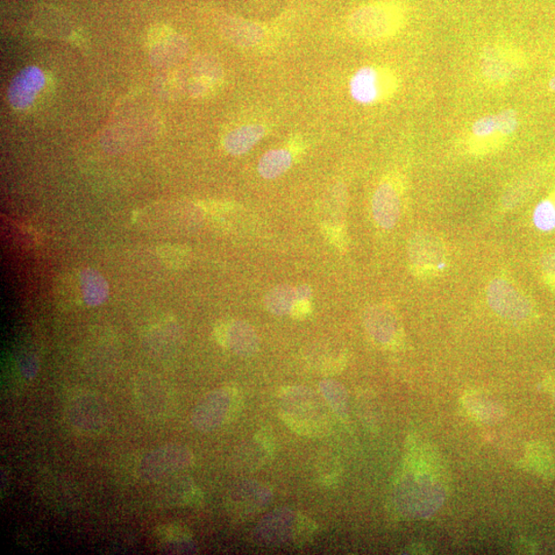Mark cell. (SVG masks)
Segmentation results:
<instances>
[{"mask_svg":"<svg viewBox=\"0 0 555 555\" xmlns=\"http://www.w3.org/2000/svg\"><path fill=\"white\" fill-rule=\"evenodd\" d=\"M407 20V11L395 0H380L361 6L348 21L354 38L367 42H378L394 37Z\"/></svg>","mask_w":555,"mask_h":555,"instance_id":"cell-1","label":"cell"},{"mask_svg":"<svg viewBox=\"0 0 555 555\" xmlns=\"http://www.w3.org/2000/svg\"><path fill=\"white\" fill-rule=\"evenodd\" d=\"M66 416L71 428L84 436H95L109 426L111 409L103 395L91 390H77L68 397Z\"/></svg>","mask_w":555,"mask_h":555,"instance_id":"cell-2","label":"cell"},{"mask_svg":"<svg viewBox=\"0 0 555 555\" xmlns=\"http://www.w3.org/2000/svg\"><path fill=\"white\" fill-rule=\"evenodd\" d=\"M194 462L189 448L180 445H165L154 448L139 460L137 473L146 482H165L175 478Z\"/></svg>","mask_w":555,"mask_h":555,"instance_id":"cell-3","label":"cell"},{"mask_svg":"<svg viewBox=\"0 0 555 555\" xmlns=\"http://www.w3.org/2000/svg\"><path fill=\"white\" fill-rule=\"evenodd\" d=\"M281 412L284 421L303 433H319L327 428V417L314 395L304 389L284 391Z\"/></svg>","mask_w":555,"mask_h":555,"instance_id":"cell-4","label":"cell"},{"mask_svg":"<svg viewBox=\"0 0 555 555\" xmlns=\"http://www.w3.org/2000/svg\"><path fill=\"white\" fill-rule=\"evenodd\" d=\"M398 88L394 71L381 66L362 67L350 83L353 99L362 104H374L387 101Z\"/></svg>","mask_w":555,"mask_h":555,"instance_id":"cell-5","label":"cell"},{"mask_svg":"<svg viewBox=\"0 0 555 555\" xmlns=\"http://www.w3.org/2000/svg\"><path fill=\"white\" fill-rule=\"evenodd\" d=\"M134 398L141 414L160 421L174 410V396L162 379L154 374H142L135 381Z\"/></svg>","mask_w":555,"mask_h":555,"instance_id":"cell-6","label":"cell"},{"mask_svg":"<svg viewBox=\"0 0 555 555\" xmlns=\"http://www.w3.org/2000/svg\"><path fill=\"white\" fill-rule=\"evenodd\" d=\"M519 127L515 110H504L475 120L471 127L469 144L474 151H486L500 145L514 135Z\"/></svg>","mask_w":555,"mask_h":555,"instance_id":"cell-7","label":"cell"},{"mask_svg":"<svg viewBox=\"0 0 555 555\" xmlns=\"http://www.w3.org/2000/svg\"><path fill=\"white\" fill-rule=\"evenodd\" d=\"M236 395L233 390L225 388L204 397L194 410L191 424L203 432L218 428L226 423L236 409Z\"/></svg>","mask_w":555,"mask_h":555,"instance_id":"cell-8","label":"cell"},{"mask_svg":"<svg viewBox=\"0 0 555 555\" xmlns=\"http://www.w3.org/2000/svg\"><path fill=\"white\" fill-rule=\"evenodd\" d=\"M487 300L496 314L514 322L525 319L532 310L530 302L504 279H495L489 283Z\"/></svg>","mask_w":555,"mask_h":555,"instance_id":"cell-9","label":"cell"},{"mask_svg":"<svg viewBox=\"0 0 555 555\" xmlns=\"http://www.w3.org/2000/svg\"><path fill=\"white\" fill-rule=\"evenodd\" d=\"M401 215V198L395 184L383 181L373 198V216L376 225L383 230H391L397 225Z\"/></svg>","mask_w":555,"mask_h":555,"instance_id":"cell-10","label":"cell"},{"mask_svg":"<svg viewBox=\"0 0 555 555\" xmlns=\"http://www.w3.org/2000/svg\"><path fill=\"white\" fill-rule=\"evenodd\" d=\"M445 251L439 241L429 233H418L411 239L409 256L412 269L419 272L439 269L444 266Z\"/></svg>","mask_w":555,"mask_h":555,"instance_id":"cell-11","label":"cell"},{"mask_svg":"<svg viewBox=\"0 0 555 555\" xmlns=\"http://www.w3.org/2000/svg\"><path fill=\"white\" fill-rule=\"evenodd\" d=\"M45 84L44 75L35 67L27 68L21 73L10 90V101L17 110L30 108Z\"/></svg>","mask_w":555,"mask_h":555,"instance_id":"cell-12","label":"cell"},{"mask_svg":"<svg viewBox=\"0 0 555 555\" xmlns=\"http://www.w3.org/2000/svg\"><path fill=\"white\" fill-rule=\"evenodd\" d=\"M219 340L234 353L251 355L259 348V339L252 327L245 322H234L219 330Z\"/></svg>","mask_w":555,"mask_h":555,"instance_id":"cell-13","label":"cell"},{"mask_svg":"<svg viewBox=\"0 0 555 555\" xmlns=\"http://www.w3.org/2000/svg\"><path fill=\"white\" fill-rule=\"evenodd\" d=\"M366 325L370 336L383 345L392 343L398 330L393 313L381 305H374L366 311Z\"/></svg>","mask_w":555,"mask_h":555,"instance_id":"cell-14","label":"cell"},{"mask_svg":"<svg viewBox=\"0 0 555 555\" xmlns=\"http://www.w3.org/2000/svg\"><path fill=\"white\" fill-rule=\"evenodd\" d=\"M515 57L510 54L509 49L490 48L483 56L482 73L490 81H507L511 73L516 69Z\"/></svg>","mask_w":555,"mask_h":555,"instance_id":"cell-15","label":"cell"},{"mask_svg":"<svg viewBox=\"0 0 555 555\" xmlns=\"http://www.w3.org/2000/svg\"><path fill=\"white\" fill-rule=\"evenodd\" d=\"M266 130L260 125H247L226 135L224 145L225 151L233 155L244 154L265 137Z\"/></svg>","mask_w":555,"mask_h":555,"instance_id":"cell-16","label":"cell"},{"mask_svg":"<svg viewBox=\"0 0 555 555\" xmlns=\"http://www.w3.org/2000/svg\"><path fill=\"white\" fill-rule=\"evenodd\" d=\"M161 551L167 553H193L196 551L193 540L187 531L180 526H162L156 533Z\"/></svg>","mask_w":555,"mask_h":555,"instance_id":"cell-17","label":"cell"},{"mask_svg":"<svg viewBox=\"0 0 555 555\" xmlns=\"http://www.w3.org/2000/svg\"><path fill=\"white\" fill-rule=\"evenodd\" d=\"M302 301L297 288L290 286H279L266 295V308L273 314L284 316L293 314L295 305Z\"/></svg>","mask_w":555,"mask_h":555,"instance_id":"cell-18","label":"cell"},{"mask_svg":"<svg viewBox=\"0 0 555 555\" xmlns=\"http://www.w3.org/2000/svg\"><path fill=\"white\" fill-rule=\"evenodd\" d=\"M291 165H293V154L286 149H274L262 155L259 163V172L266 180H275L286 173Z\"/></svg>","mask_w":555,"mask_h":555,"instance_id":"cell-19","label":"cell"},{"mask_svg":"<svg viewBox=\"0 0 555 555\" xmlns=\"http://www.w3.org/2000/svg\"><path fill=\"white\" fill-rule=\"evenodd\" d=\"M533 225L542 232L555 230V202L547 198L537 205L533 216Z\"/></svg>","mask_w":555,"mask_h":555,"instance_id":"cell-20","label":"cell"},{"mask_svg":"<svg viewBox=\"0 0 555 555\" xmlns=\"http://www.w3.org/2000/svg\"><path fill=\"white\" fill-rule=\"evenodd\" d=\"M159 254L169 267L178 268L187 261V249L176 246H163L159 249Z\"/></svg>","mask_w":555,"mask_h":555,"instance_id":"cell-21","label":"cell"},{"mask_svg":"<svg viewBox=\"0 0 555 555\" xmlns=\"http://www.w3.org/2000/svg\"><path fill=\"white\" fill-rule=\"evenodd\" d=\"M471 403V410H476L475 414H478V417L481 418L492 419L500 416V409L495 407V405L490 401L476 400L472 401Z\"/></svg>","mask_w":555,"mask_h":555,"instance_id":"cell-22","label":"cell"},{"mask_svg":"<svg viewBox=\"0 0 555 555\" xmlns=\"http://www.w3.org/2000/svg\"><path fill=\"white\" fill-rule=\"evenodd\" d=\"M543 269L550 276L555 275V253L547 256L543 261Z\"/></svg>","mask_w":555,"mask_h":555,"instance_id":"cell-23","label":"cell"},{"mask_svg":"<svg viewBox=\"0 0 555 555\" xmlns=\"http://www.w3.org/2000/svg\"><path fill=\"white\" fill-rule=\"evenodd\" d=\"M550 88L555 92V76L551 78V81L550 83Z\"/></svg>","mask_w":555,"mask_h":555,"instance_id":"cell-24","label":"cell"}]
</instances>
